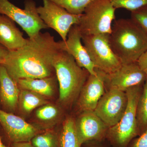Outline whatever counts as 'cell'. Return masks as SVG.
Listing matches in <instances>:
<instances>
[{
  "label": "cell",
  "mask_w": 147,
  "mask_h": 147,
  "mask_svg": "<svg viewBox=\"0 0 147 147\" xmlns=\"http://www.w3.org/2000/svg\"><path fill=\"white\" fill-rule=\"evenodd\" d=\"M62 50L61 40L56 41L48 32H40L28 38L26 44L14 51H9L3 65L16 82L25 78H42L54 76L53 63Z\"/></svg>",
  "instance_id": "obj_1"
},
{
  "label": "cell",
  "mask_w": 147,
  "mask_h": 147,
  "mask_svg": "<svg viewBox=\"0 0 147 147\" xmlns=\"http://www.w3.org/2000/svg\"><path fill=\"white\" fill-rule=\"evenodd\" d=\"M109 42L122 65L137 62L147 50V36L131 18L115 21Z\"/></svg>",
  "instance_id": "obj_2"
},
{
  "label": "cell",
  "mask_w": 147,
  "mask_h": 147,
  "mask_svg": "<svg viewBox=\"0 0 147 147\" xmlns=\"http://www.w3.org/2000/svg\"><path fill=\"white\" fill-rule=\"evenodd\" d=\"M53 65L59 84V102L63 106L69 107L79 97L90 74L63 50L55 56Z\"/></svg>",
  "instance_id": "obj_3"
},
{
  "label": "cell",
  "mask_w": 147,
  "mask_h": 147,
  "mask_svg": "<svg viewBox=\"0 0 147 147\" xmlns=\"http://www.w3.org/2000/svg\"><path fill=\"white\" fill-rule=\"evenodd\" d=\"M143 85L132 87L127 90V106L121 120L109 128L106 135L112 147H128L130 142L139 136L137 119V104Z\"/></svg>",
  "instance_id": "obj_4"
},
{
  "label": "cell",
  "mask_w": 147,
  "mask_h": 147,
  "mask_svg": "<svg viewBox=\"0 0 147 147\" xmlns=\"http://www.w3.org/2000/svg\"><path fill=\"white\" fill-rule=\"evenodd\" d=\"M116 9L109 0H94L80 16L77 25L82 35H109Z\"/></svg>",
  "instance_id": "obj_5"
},
{
  "label": "cell",
  "mask_w": 147,
  "mask_h": 147,
  "mask_svg": "<svg viewBox=\"0 0 147 147\" xmlns=\"http://www.w3.org/2000/svg\"><path fill=\"white\" fill-rule=\"evenodd\" d=\"M109 35H82V39L96 68L106 74L115 72L122 65L110 47Z\"/></svg>",
  "instance_id": "obj_6"
},
{
  "label": "cell",
  "mask_w": 147,
  "mask_h": 147,
  "mask_svg": "<svg viewBox=\"0 0 147 147\" xmlns=\"http://www.w3.org/2000/svg\"><path fill=\"white\" fill-rule=\"evenodd\" d=\"M37 8L33 0H26L24 9L14 5L9 0H0V14L7 16L17 23L30 38L36 36L41 30L48 28L40 17Z\"/></svg>",
  "instance_id": "obj_7"
},
{
  "label": "cell",
  "mask_w": 147,
  "mask_h": 147,
  "mask_svg": "<svg viewBox=\"0 0 147 147\" xmlns=\"http://www.w3.org/2000/svg\"><path fill=\"white\" fill-rule=\"evenodd\" d=\"M38 13L48 28L56 31L65 41L72 26L77 25L81 15L69 13L63 7L50 0H43V5L37 8Z\"/></svg>",
  "instance_id": "obj_8"
},
{
  "label": "cell",
  "mask_w": 147,
  "mask_h": 147,
  "mask_svg": "<svg viewBox=\"0 0 147 147\" xmlns=\"http://www.w3.org/2000/svg\"><path fill=\"white\" fill-rule=\"evenodd\" d=\"M127 104L126 92L110 89L100 98L94 112L110 128L121 120Z\"/></svg>",
  "instance_id": "obj_9"
},
{
  "label": "cell",
  "mask_w": 147,
  "mask_h": 147,
  "mask_svg": "<svg viewBox=\"0 0 147 147\" xmlns=\"http://www.w3.org/2000/svg\"><path fill=\"white\" fill-rule=\"evenodd\" d=\"M76 134L81 145L91 141L106 139L109 127L94 111L82 112L75 120Z\"/></svg>",
  "instance_id": "obj_10"
},
{
  "label": "cell",
  "mask_w": 147,
  "mask_h": 147,
  "mask_svg": "<svg viewBox=\"0 0 147 147\" xmlns=\"http://www.w3.org/2000/svg\"><path fill=\"white\" fill-rule=\"evenodd\" d=\"M147 76L137 62L123 65L115 72L105 75V86L108 89H113L126 92L132 87L144 85Z\"/></svg>",
  "instance_id": "obj_11"
},
{
  "label": "cell",
  "mask_w": 147,
  "mask_h": 147,
  "mask_svg": "<svg viewBox=\"0 0 147 147\" xmlns=\"http://www.w3.org/2000/svg\"><path fill=\"white\" fill-rule=\"evenodd\" d=\"M0 125L12 143L30 142L38 133L36 127L22 118L1 108Z\"/></svg>",
  "instance_id": "obj_12"
},
{
  "label": "cell",
  "mask_w": 147,
  "mask_h": 147,
  "mask_svg": "<svg viewBox=\"0 0 147 147\" xmlns=\"http://www.w3.org/2000/svg\"><path fill=\"white\" fill-rule=\"evenodd\" d=\"M96 74H90L78 98L77 105L81 112L94 111L105 92L106 74L96 68Z\"/></svg>",
  "instance_id": "obj_13"
},
{
  "label": "cell",
  "mask_w": 147,
  "mask_h": 147,
  "mask_svg": "<svg viewBox=\"0 0 147 147\" xmlns=\"http://www.w3.org/2000/svg\"><path fill=\"white\" fill-rule=\"evenodd\" d=\"M82 35L76 25L72 26L65 41L61 40L62 50L71 55L77 64L90 74H96V67L82 42Z\"/></svg>",
  "instance_id": "obj_14"
},
{
  "label": "cell",
  "mask_w": 147,
  "mask_h": 147,
  "mask_svg": "<svg viewBox=\"0 0 147 147\" xmlns=\"http://www.w3.org/2000/svg\"><path fill=\"white\" fill-rule=\"evenodd\" d=\"M20 89L17 82L9 75L5 67L0 64L1 104L5 111L15 113L18 108Z\"/></svg>",
  "instance_id": "obj_15"
},
{
  "label": "cell",
  "mask_w": 147,
  "mask_h": 147,
  "mask_svg": "<svg viewBox=\"0 0 147 147\" xmlns=\"http://www.w3.org/2000/svg\"><path fill=\"white\" fill-rule=\"evenodd\" d=\"M28 40L13 20L0 14V45L9 51H14L26 45Z\"/></svg>",
  "instance_id": "obj_16"
},
{
  "label": "cell",
  "mask_w": 147,
  "mask_h": 147,
  "mask_svg": "<svg viewBox=\"0 0 147 147\" xmlns=\"http://www.w3.org/2000/svg\"><path fill=\"white\" fill-rule=\"evenodd\" d=\"M55 76L42 78H25L19 79L17 84L20 89L28 90L44 97H52L54 95L56 80Z\"/></svg>",
  "instance_id": "obj_17"
},
{
  "label": "cell",
  "mask_w": 147,
  "mask_h": 147,
  "mask_svg": "<svg viewBox=\"0 0 147 147\" xmlns=\"http://www.w3.org/2000/svg\"><path fill=\"white\" fill-rule=\"evenodd\" d=\"M46 98L28 90L20 89L18 108L24 115H28L36 108L47 104Z\"/></svg>",
  "instance_id": "obj_18"
},
{
  "label": "cell",
  "mask_w": 147,
  "mask_h": 147,
  "mask_svg": "<svg viewBox=\"0 0 147 147\" xmlns=\"http://www.w3.org/2000/svg\"><path fill=\"white\" fill-rule=\"evenodd\" d=\"M61 147H82L76 134L75 120L68 117L63 125L60 134Z\"/></svg>",
  "instance_id": "obj_19"
},
{
  "label": "cell",
  "mask_w": 147,
  "mask_h": 147,
  "mask_svg": "<svg viewBox=\"0 0 147 147\" xmlns=\"http://www.w3.org/2000/svg\"><path fill=\"white\" fill-rule=\"evenodd\" d=\"M137 119L140 136L147 129V79L143 85L137 104Z\"/></svg>",
  "instance_id": "obj_20"
},
{
  "label": "cell",
  "mask_w": 147,
  "mask_h": 147,
  "mask_svg": "<svg viewBox=\"0 0 147 147\" xmlns=\"http://www.w3.org/2000/svg\"><path fill=\"white\" fill-rule=\"evenodd\" d=\"M61 115V112L57 106L47 103L39 107L35 113L37 119L42 123H53L57 121Z\"/></svg>",
  "instance_id": "obj_21"
},
{
  "label": "cell",
  "mask_w": 147,
  "mask_h": 147,
  "mask_svg": "<svg viewBox=\"0 0 147 147\" xmlns=\"http://www.w3.org/2000/svg\"><path fill=\"white\" fill-rule=\"evenodd\" d=\"M30 142L34 147H61L60 134L49 130L38 133Z\"/></svg>",
  "instance_id": "obj_22"
},
{
  "label": "cell",
  "mask_w": 147,
  "mask_h": 147,
  "mask_svg": "<svg viewBox=\"0 0 147 147\" xmlns=\"http://www.w3.org/2000/svg\"><path fill=\"white\" fill-rule=\"evenodd\" d=\"M63 7L69 13L81 15L94 0H50Z\"/></svg>",
  "instance_id": "obj_23"
},
{
  "label": "cell",
  "mask_w": 147,
  "mask_h": 147,
  "mask_svg": "<svg viewBox=\"0 0 147 147\" xmlns=\"http://www.w3.org/2000/svg\"><path fill=\"white\" fill-rule=\"evenodd\" d=\"M116 9L123 8L134 11L147 5V0H109Z\"/></svg>",
  "instance_id": "obj_24"
},
{
  "label": "cell",
  "mask_w": 147,
  "mask_h": 147,
  "mask_svg": "<svg viewBox=\"0 0 147 147\" xmlns=\"http://www.w3.org/2000/svg\"><path fill=\"white\" fill-rule=\"evenodd\" d=\"M131 18L147 36V5L131 12Z\"/></svg>",
  "instance_id": "obj_25"
},
{
  "label": "cell",
  "mask_w": 147,
  "mask_h": 147,
  "mask_svg": "<svg viewBox=\"0 0 147 147\" xmlns=\"http://www.w3.org/2000/svg\"><path fill=\"white\" fill-rule=\"evenodd\" d=\"M128 147H147V129L138 138L132 140Z\"/></svg>",
  "instance_id": "obj_26"
},
{
  "label": "cell",
  "mask_w": 147,
  "mask_h": 147,
  "mask_svg": "<svg viewBox=\"0 0 147 147\" xmlns=\"http://www.w3.org/2000/svg\"><path fill=\"white\" fill-rule=\"evenodd\" d=\"M137 63L147 78V50L138 59Z\"/></svg>",
  "instance_id": "obj_27"
},
{
  "label": "cell",
  "mask_w": 147,
  "mask_h": 147,
  "mask_svg": "<svg viewBox=\"0 0 147 147\" xmlns=\"http://www.w3.org/2000/svg\"><path fill=\"white\" fill-rule=\"evenodd\" d=\"M9 53V50L0 45V64L3 65Z\"/></svg>",
  "instance_id": "obj_28"
},
{
  "label": "cell",
  "mask_w": 147,
  "mask_h": 147,
  "mask_svg": "<svg viewBox=\"0 0 147 147\" xmlns=\"http://www.w3.org/2000/svg\"><path fill=\"white\" fill-rule=\"evenodd\" d=\"M91 141L85 143L84 147H107L102 144V141Z\"/></svg>",
  "instance_id": "obj_29"
},
{
  "label": "cell",
  "mask_w": 147,
  "mask_h": 147,
  "mask_svg": "<svg viewBox=\"0 0 147 147\" xmlns=\"http://www.w3.org/2000/svg\"><path fill=\"white\" fill-rule=\"evenodd\" d=\"M11 147H34L30 142L12 143Z\"/></svg>",
  "instance_id": "obj_30"
},
{
  "label": "cell",
  "mask_w": 147,
  "mask_h": 147,
  "mask_svg": "<svg viewBox=\"0 0 147 147\" xmlns=\"http://www.w3.org/2000/svg\"><path fill=\"white\" fill-rule=\"evenodd\" d=\"M0 147H8L7 146L4 144L1 137H0Z\"/></svg>",
  "instance_id": "obj_31"
},
{
  "label": "cell",
  "mask_w": 147,
  "mask_h": 147,
  "mask_svg": "<svg viewBox=\"0 0 147 147\" xmlns=\"http://www.w3.org/2000/svg\"><path fill=\"white\" fill-rule=\"evenodd\" d=\"M0 104H1V93H0Z\"/></svg>",
  "instance_id": "obj_32"
}]
</instances>
